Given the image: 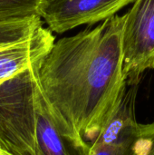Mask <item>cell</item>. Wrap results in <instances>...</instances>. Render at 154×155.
<instances>
[{"mask_svg": "<svg viewBox=\"0 0 154 155\" xmlns=\"http://www.w3.org/2000/svg\"><path fill=\"white\" fill-rule=\"evenodd\" d=\"M125 15L56 41L41 61L42 90L57 118L90 145L127 89L122 35Z\"/></svg>", "mask_w": 154, "mask_h": 155, "instance_id": "1", "label": "cell"}, {"mask_svg": "<svg viewBox=\"0 0 154 155\" xmlns=\"http://www.w3.org/2000/svg\"><path fill=\"white\" fill-rule=\"evenodd\" d=\"M40 63L0 85V143L14 155H38L36 96Z\"/></svg>", "mask_w": 154, "mask_h": 155, "instance_id": "2", "label": "cell"}, {"mask_svg": "<svg viewBox=\"0 0 154 155\" xmlns=\"http://www.w3.org/2000/svg\"><path fill=\"white\" fill-rule=\"evenodd\" d=\"M124 15L123 74L128 85H138L143 74L154 69V0H135Z\"/></svg>", "mask_w": 154, "mask_h": 155, "instance_id": "3", "label": "cell"}, {"mask_svg": "<svg viewBox=\"0 0 154 155\" xmlns=\"http://www.w3.org/2000/svg\"><path fill=\"white\" fill-rule=\"evenodd\" d=\"M135 0H43L40 16L55 34L113 17Z\"/></svg>", "mask_w": 154, "mask_h": 155, "instance_id": "4", "label": "cell"}, {"mask_svg": "<svg viewBox=\"0 0 154 155\" xmlns=\"http://www.w3.org/2000/svg\"><path fill=\"white\" fill-rule=\"evenodd\" d=\"M36 138L38 155H88L91 146L57 118L41 85L36 96Z\"/></svg>", "mask_w": 154, "mask_h": 155, "instance_id": "5", "label": "cell"}, {"mask_svg": "<svg viewBox=\"0 0 154 155\" xmlns=\"http://www.w3.org/2000/svg\"><path fill=\"white\" fill-rule=\"evenodd\" d=\"M55 37L44 25L24 40L0 48V85L40 63L50 52Z\"/></svg>", "mask_w": 154, "mask_h": 155, "instance_id": "6", "label": "cell"}, {"mask_svg": "<svg viewBox=\"0 0 154 155\" xmlns=\"http://www.w3.org/2000/svg\"><path fill=\"white\" fill-rule=\"evenodd\" d=\"M42 25L41 16L0 22V48L30 37Z\"/></svg>", "mask_w": 154, "mask_h": 155, "instance_id": "7", "label": "cell"}, {"mask_svg": "<svg viewBox=\"0 0 154 155\" xmlns=\"http://www.w3.org/2000/svg\"><path fill=\"white\" fill-rule=\"evenodd\" d=\"M43 0H0V22L40 16Z\"/></svg>", "mask_w": 154, "mask_h": 155, "instance_id": "8", "label": "cell"}, {"mask_svg": "<svg viewBox=\"0 0 154 155\" xmlns=\"http://www.w3.org/2000/svg\"><path fill=\"white\" fill-rule=\"evenodd\" d=\"M123 155H154V122L138 123Z\"/></svg>", "mask_w": 154, "mask_h": 155, "instance_id": "9", "label": "cell"}, {"mask_svg": "<svg viewBox=\"0 0 154 155\" xmlns=\"http://www.w3.org/2000/svg\"><path fill=\"white\" fill-rule=\"evenodd\" d=\"M0 155H14L12 154L11 153H9L7 150H5L3 146H2V144L0 143Z\"/></svg>", "mask_w": 154, "mask_h": 155, "instance_id": "10", "label": "cell"}]
</instances>
